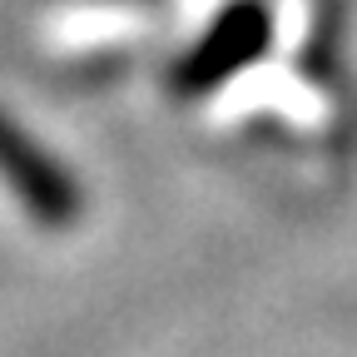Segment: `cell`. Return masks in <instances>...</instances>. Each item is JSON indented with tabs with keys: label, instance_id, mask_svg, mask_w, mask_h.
<instances>
[{
	"label": "cell",
	"instance_id": "obj_1",
	"mask_svg": "<svg viewBox=\"0 0 357 357\" xmlns=\"http://www.w3.org/2000/svg\"><path fill=\"white\" fill-rule=\"evenodd\" d=\"M268 45H273V10H268V0H229L213 15V25L204 30V40L178 60L174 95H184V100L213 95L223 79H234L238 70L263 60Z\"/></svg>",
	"mask_w": 357,
	"mask_h": 357
},
{
	"label": "cell",
	"instance_id": "obj_2",
	"mask_svg": "<svg viewBox=\"0 0 357 357\" xmlns=\"http://www.w3.org/2000/svg\"><path fill=\"white\" fill-rule=\"evenodd\" d=\"M0 178L15 189V199L25 204V213L40 218V223H50V229L75 223L79 208H84L75 178L45 154L10 114H0Z\"/></svg>",
	"mask_w": 357,
	"mask_h": 357
}]
</instances>
